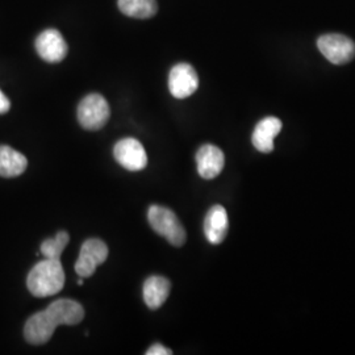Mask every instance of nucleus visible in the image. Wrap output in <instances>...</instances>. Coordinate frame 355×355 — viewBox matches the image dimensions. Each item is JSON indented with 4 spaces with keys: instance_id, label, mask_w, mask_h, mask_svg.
Masks as SVG:
<instances>
[{
    "instance_id": "f257e3e1",
    "label": "nucleus",
    "mask_w": 355,
    "mask_h": 355,
    "mask_svg": "<svg viewBox=\"0 0 355 355\" xmlns=\"http://www.w3.org/2000/svg\"><path fill=\"white\" fill-rule=\"evenodd\" d=\"M85 318V309L76 300L60 299L46 309L28 318L24 327V337L32 345L48 343L60 325H76Z\"/></svg>"
},
{
    "instance_id": "f03ea898",
    "label": "nucleus",
    "mask_w": 355,
    "mask_h": 355,
    "mask_svg": "<svg viewBox=\"0 0 355 355\" xmlns=\"http://www.w3.org/2000/svg\"><path fill=\"white\" fill-rule=\"evenodd\" d=\"M29 292L36 297H49L64 288V271L61 259H49L38 262L29 271L26 278Z\"/></svg>"
},
{
    "instance_id": "7ed1b4c3",
    "label": "nucleus",
    "mask_w": 355,
    "mask_h": 355,
    "mask_svg": "<svg viewBox=\"0 0 355 355\" xmlns=\"http://www.w3.org/2000/svg\"><path fill=\"white\" fill-rule=\"evenodd\" d=\"M148 220L154 232L165 237L173 246H182L186 242V230L177 215L162 205H152L148 212Z\"/></svg>"
},
{
    "instance_id": "20e7f679",
    "label": "nucleus",
    "mask_w": 355,
    "mask_h": 355,
    "mask_svg": "<svg viewBox=\"0 0 355 355\" xmlns=\"http://www.w3.org/2000/svg\"><path fill=\"white\" fill-rule=\"evenodd\" d=\"M111 108L99 94L87 95L78 105V121L87 130H99L110 120Z\"/></svg>"
},
{
    "instance_id": "39448f33",
    "label": "nucleus",
    "mask_w": 355,
    "mask_h": 355,
    "mask_svg": "<svg viewBox=\"0 0 355 355\" xmlns=\"http://www.w3.org/2000/svg\"><path fill=\"white\" fill-rule=\"evenodd\" d=\"M318 51L334 64H349L355 57V44L343 35L329 33L318 40Z\"/></svg>"
},
{
    "instance_id": "423d86ee",
    "label": "nucleus",
    "mask_w": 355,
    "mask_h": 355,
    "mask_svg": "<svg viewBox=\"0 0 355 355\" xmlns=\"http://www.w3.org/2000/svg\"><path fill=\"white\" fill-rule=\"evenodd\" d=\"M108 246L99 239H89L82 245L76 259V274L82 278L92 277L96 267L104 263L108 258Z\"/></svg>"
},
{
    "instance_id": "0eeeda50",
    "label": "nucleus",
    "mask_w": 355,
    "mask_h": 355,
    "mask_svg": "<svg viewBox=\"0 0 355 355\" xmlns=\"http://www.w3.org/2000/svg\"><path fill=\"white\" fill-rule=\"evenodd\" d=\"M114 159L128 171H141L148 165V155L140 141L136 139L120 140L114 148Z\"/></svg>"
},
{
    "instance_id": "6e6552de",
    "label": "nucleus",
    "mask_w": 355,
    "mask_h": 355,
    "mask_svg": "<svg viewBox=\"0 0 355 355\" xmlns=\"http://www.w3.org/2000/svg\"><path fill=\"white\" fill-rule=\"evenodd\" d=\"M199 87V78L189 64H178L168 76V89L177 99H186Z\"/></svg>"
},
{
    "instance_id": "1a4fd4ad",
    "label": "nucleus",
    "mask_w": 355,
    "mask_h": 355,
    "mask_svg": "<svg viewBox=\"0 0 355 355\" xmlns=\"http://www.w3.org/2000/svg\"><path fill=\"white\" fill-rule=\"evenodd\" d=\"M36 51L44 61L57 64L67 55V44L58 31L46 29L36 40Z\"/></svg>"
},
{
    "instance_id": "9d476101",
    "label": "nucleus",
    "mask_w": 355,
    "mask_h": 355,
    "mask_svg": "<svg viewBox=\"0 0 355 355\" xmlns=\"http://www.w3.org/2000/svg\"><path fill=\"white\" fill-rule=\"evenodd\" d=\"M196 165L199 175L211 180L221 174L225 165V155L220 148L207 144L196 153Z\"/></svg>"
},
{
    "instance_id": "9b49d317",
    "label": "nucleus",
    "mask_w": 355,
    "mask_h": 355,
    "mask_svg": "<svg viewBox=\"0 0 355 355\" xmlns=\"http://www.w3.org/2000/svg\"><path fill=\"white\" fill-rule=\"evenodd\" d=\"M229 220L227 209L223 205H214L204 218V234L212 245H218L228 234Z\"/></svg>"
},
{
    "instance_id": "f8f14e48",
    "label": "nucleus",
    "mask_w": 355,
    "mask_h": 355,
    "mask_svg": "<svg viewBox=\"0 0 355 355\" xmlns=\"http://www.w3.org/2000/svg\"><path fill=\"white\" fill-rule=\"evenodd\" d=\"M282 130V121L278 117L268 116L262 119L254 128L252 142L254 148L261 153H271L274 150V139Z\"/></svg>"
},
{
    "instance_id": "ddd939ff",
    "label": "nucleus",
    "mask_w": 355,
    "mask_h": 355,
    "mask_svg": "<svg viewBox=\"0 0 355 355\" xmlns=\"http://www.w3.org/2000/svg\"><path fill=\"white\" fill-rule=\"evenodd\" d=\"M171 290L170 280L165 277H149L144 283V300L150 309H158L165 304Z\"/></svg>"
},
{
    "instance_id": "4468645a",
    "label": "nucleus",
    "mask_w": 355,
    "mask_h": 355,
    "mask_svg": "<svg viewBox=\"0 0 355 355\" xmlns=\"http://www.w3.org/2000/svg\"><path fill=\"white\" fill-rule=\"evenodd\" d=\"M26 155L10 146H0V177H19L26 171Z\"/></svg>"
},
{
    "instance_id": "2eb2a0df",
    "label": "nucleus",
    "mask_w": 355,
    "mask_h": 355,
    "mask_svg": "<svg viewBox=\"0 0 355 355\" xmlns=\"http://www.w3.org/2000/svg\"><path fill=\"white\" fill-rule=\"evenodd\" d=\"M120 11L129 17L149 19L158 11L157 0H119Z\"/></svg>"
},
{
    "instance_id": "dca6fc26",
    "label": "nucleus",
    "mask_w": 355,
    "mask_h": 355,
    "mask_svg": "<svg viewBox=\"0 0 355 355\" xmlns=\"http://www.w3.org/2000/svg\"><path fill=\"white\" fill-rule=\"evenodd\" d=\"M69 241L70 236L67 232H58L54 239H48L41 243V254L49 259H61Z\"/></svg>"
},
{
    "instance_id": "f3484780",
    "label": "nucleus",
    "mask_w": 355,
    "mask_h": 355,
    "mask_svg": "<svg viewBox=\"0 0 355 355\" xmlns=\"http://www.w3.org/2000/svg\"><path fill=\"white\" fill-rule=\"evenodd\" d=\"M173 352L161 343H155L146 352V355H171Z\"/></svg>"
},
{
    "instance_id": "a211bd4d",
    "label": "nucleus",
    "mask_w": 355,
    "mask_h": 355,
    "mask_svg": "<svg viewBox=\"0 0 355 355\" xmlns=\"http://www.w3.org/2000/svg\"><path fill=\"white\" fill-rule=\"evenodd\" d=\"M11 108V103L8 101V98L0 91V114H7Z\"/></svg>"
}]
</instances>
